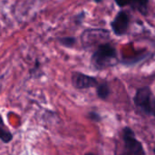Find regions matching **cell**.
Segmentation results:
<instances>
[{
    "instance_id": "obj_5",
    "label": "cell",
    "mask_w": 155,
    "mask_h": 155,
    "mask_svg": "<svg viewBox=\"0 0 155 155\" xmlns=\"http://www.w3.org/2000/svg\"><path fill=\"white\" fill-rule=\"evenodd\" d=\"M71 82L73 86L77 90L96 88L99 84L95 77L81 72H74L71 76Z\"/></svg>"
},
{
    "instance_id": "obj_12",
    "label": "cell",
    "mask_w": 155,
    "mask_h": 155,
    "mask_svg": "<svg viewBox=\"0 0 155 155\" xmlns=\"http://www.w3.org/2000/svg\"><path fill=\"white\" fill-rule=\"evenodd\" d=\"M153 152H154V153H155V148H154V150H153Z\"/></svg>"
},
{
    "instance_id": "obj_10",
    "label": "cell",
    "mask_w": 155,
    "mask_h": 155,
    "mask_svg": "<svg viewBox=\"0 0 155 155\" xmlns=\"http://www.w3.org/2000/svg\"><path fill=\"white\" fill-rule=\"evenodd\" d=\"M89 118L92 120V121H94V122H100L102 120V117L95 112H90L89 114Z\"/></svg>"
},
{
    "instance_id": "obj_11",
    "label": "cell",
    "mask_w": 155,
    "mask_h": 155,
    "mask_svg": "<svg viewBox=\"0 0 155 155\" xmlns=\"http://www.w3.org/2000/svg\"><path fill=\"white\" fill-rule=\"evenodd\" d=\"M94 1L95 3H98V4H99V3H101V2H103L104 0H94Z\"/></svg>"
},
{
    "instance_id": "obj_6",
    "label": "cell",
    "mask_w": 155,
    "mask_h": 155,
    "mask_svg": "<svg viewBox=\"0 0 155 155\" xmlns=\"http://www.w3.org/2000/svg\"><path fill=\"white\" fill-rule=\"evenodd\" d=\"M114 1L116 5L121 8L129 6L132 9L139 12L143 15H148L149 0H114Z\"/></svg>"
},
{
    "instance_id": "obj_4",
    "label": "cell",
    "mask_w": 155,
    "mask_h": 155,
    "mask_svg": "<svg viewBox=\"0 0 155 155\" xmlns=\"http://www.w3.org/2000/svg\"><path fill=\"white\" fill-rule=\"evenodd\" d=\"M130 15L126 11H119L114 20L111 22V28L113 33L117 36H123L127 34L130 26Z\"/></svg>"
},
{
    "instance_id": "obj_8",
    "label": "cell",
    "mask_w": 155,
    "mask_h": 155,
    "mask_svg": "<svg viewBox=\"0 0 155 155\" xmlns=\"http://www.w3.org/2000/svg\"><path fill=\"white\" fill-rule=\"evenodd\" d=\"M12 139H13V134L8 130H5V128L0 126V140L4 143H8L12 141Z\"/></svg>"
},
{
    "instance_id": "obj_7",
    "label": "cell",
    "mask_w": 155,
    "mask_h": 155,
    "mask_svg": "<svg viewBox=\"0 0 155 155\" xmlns=\"http://www.w3.org/2000/svg\"><path fill=\"white\" fill-rule=\"evenodd\" d=\"M95 89H96L97 97L101 100H106L111 94V89H110L109 84L104 82L101 84L99 83Z\"/></svg>"
},
{
    "instance_id": "obj_9",
    "label": "cell",
    "mask_w": 155,
    "mask_h": 155,
    "mask_svg": "<svg viewBox=\"0 0 155 155\" xmlns=\"http://www.w3.org/2000/svg\"><path fill=\"white\" fill-rule=\"evenodd\" d=\"M59 42L62 45L65 47H72L76 43V38L73 36H66V37H62L59 39Z\"/></svg>"
},
{
    "instance_id": "obj_1",
    "label": "cell",
    "mask_w": 155,
    "mask_h": 155,
    "mask_svg": "<svg viewBox=\"0 0 155 155\" xmlns=\"http://www.w3.org/2000/svg\"><path fill=\"white\" fill-rule=\"evenodd\" d=\"M116 48L109 43L101 44L97 46L91 57V63L96 70H104L118 64Z\"/></svg>"
},
{
    "instance_id": "obj_2",
    "label": "cell",
    "mask_w": 155,
    "mask_h": 155,
    "mask_svg": "<svg viewBox=\"0 0 155 155\" xmlns=\"http://www.w3.org/2000/svg\"><path fill=\"white\" fill-rule=\"evenodd\" d=\"M134 103L144 114L155 117V96L150 87L139 88L134 94Z\"/></svg>"
},
{
    "instance_id": "obj_3",
    "label": "cell",
    "mask_w": 155,
    "mask_h": 155,
    "mask_svg": "<svg viewBox=\"0 0 155 155\" xmlns=\"http://www.w3.org/2000/svg\"><path fill=\"white\" fill-rule=\"evenodd\" d=\"M123 140L126 154L141 155L146 153L142 143L136 138L134 132L130 127L126 126L123 129Z\"/></svg>"
}]
</instances>
